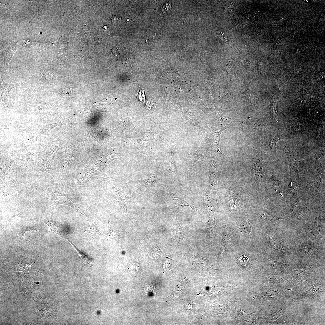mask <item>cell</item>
<instances>
[{"label":"cell","mask_w":325,"mask_h":325,"mask_svg":"<svg viewBox=\"0 0 325 325\" xmlns=\"http://www.w3.org/2000/svg\"><path fill=\"white\" fill-rule=\"evenodd\" d=\"M167 167L172 173L175 174H177L176 168L173 162H169L167 164Z\"/></svg>","instance_id":"obj_25"},{"label":"cell","mask_w":325,"mask_h":325,"mask_svg":"<svg viewBox=\"0 0 325 325\" xmlns=\"http://www.w3.org/2000/svg\"><path fill=\"white\" fill-rule=\"evenodd\" d=\"M56 77V74L51 69H43L41 71L37 85L41 87H47L54 81Z\"/></svg>","instance_id":"obj_4"},{"label":"cell","mask_w":325,"mask_h":325,"mask_svg":"<svg viewBox=\"0 0 325 325\" xmlns=\"http://www.w3.org/2000/svg\"><path fill=\"white\" fill-rule=\"evenodd\" d=\"M136 96L137 98L140 101H145V97L143 90L142 91L140 90H138L137 92Z\"/></svg>","instance_id":"obj_26"},{"label":"cell","mask_w":325,"mask_h":325,"mask_svg":"<svg viewBox=\"0 0 325 325\" xmlns=\"http://www.w3.org/2000/svg\"><path fill=\"white\" fill-rule=\"evenodd\" d=\"M82 232L87 237L93 239L98 238L101 233L95 224L89 222L85 230H78Z\"/></svg>","instance_id":"obj_13"},{"label":"cell","mask_w":325,"mask_h":325,"mask_svg":"<svg viewBox=\"0 0 325 325\" xmlns=\"http://www.w3.org/2000/svg\"><path fill=\"white\" fill-rule=\"evenodd\" d=\"M245 161L250 168L253 182L259 187L265 179V169L269 161L265 160L256 156L248 157Z\"/></svg>","instance_id":"obj_1"},{"label":"cell","mask_w":325,"mask_h":325,"mask_svg":"<svg viewBox=\"0 0 325 325\" xmlns=\"http://www.w3.org/2000/svg\"><path fill=\"white\" fill-rule=\"evenodd\" d=\"M113 189L114 197L119 205L125 212L128 217L127 210V205L128 203L131 201V199L128 195V192L115 187H113Z\"/></svg>","instance_id":"obj_5"},{"label":"cell","mask_w":325,"mask_h":325,"mask_svg":"<svg viewBox=\"0 0 325 325\" xmlns=\"http://www.w3.org/2000/svg\"><path fill=\"white\" fill-rule=\"evenodd\" d=\"M324 152V148H321L317 152L312 162L311 167L316 164L319 159L321 157Z\"/></svg>","instance_id":"obj_23"},{"label":"cell","mask_w":325,"mask_h":325,"mask_svg":"<svg viewBox=\"0 0 325 325\" xmlns=\"http://www.w3.org/2000/svg\"><path fill=\"white\" fill-rule=\"evenodd\" d=\"M172 199L174 205L175 206H188L190 207L192 210L195 208V207L187 203L180 195L175 193H173L172 195Z\"/></svg>","instance_id":"obj_15"},{"label":"cell","mask_w":325,"mask_h":325,"mask_svg":"<svg viewBox=\"0 0 325 325\" xmlns=\"http://www.w3.org/2000/svg\"><path fill=\"white\" fill-rule=\"evenodd\" d=\"M231 159L219 151L216 152L214 159L209 161L208 169L210 174L209 182L212 187L215 188L218 179L223 174L222 166L223 162Z\"/></svg>","instance_id":"obj_2"},{"label":"cell","mask_w":325,"mask_h":325,"mask_svg":"<svg viewBox=\"0 0 325 325\" xmlns=\"http://www.w3.org/2000/svg\"><path fill=\"white\" fill-rule=\"evenodd\" d=\"M204 157V155L200 153L196 150H194L190 155V160L194 163H197L202 161Z\"/></svg>","instance_id":"obj_20"},{"label":"cell","mask_w":325,"mask_h":325,"mask_svg":"<svg viewBox=\"0 0 325 325\" xmlns=\"http://www.w3.org/2000/svg\"><path fill=\"white\" fill-rule=\"evenodd\" d=\"M67 241L72 245L76 250L78 255V260L84 265L85 268L91 267L95 262L92 258H89L85 254L79 249L69 239Z\"/></svg>","instance_id":"obj_14"},{"label":"cell","mask_w":325,"mask_h":325,"mask_svg":"<svg viewBox=\"0 0 325 325\" xmlns=\"http://www.w3.org/2000/svg\"><path fill=\"white\" fill-rule=\"evenodd\" d=\"M17 41L11 42L2 50L4 59L3 67L5 70H8L9 63L17 50Z\"/></svg>","instance_id":"obj_8"},{"label":"cell","mask_w":325,"mask_h":325,"mask_svg":"<svg viewBox=\"0 0 325 325\" xmlns=\"http://www.w3.org/2000/svg\"><path fill=\"white\" fill-rule=\"evenodd\" d=\"M192 263L195 268L200 273H210L218 270L211 267L206 259L199 256H193Z\"/></svg>","instance_id":"obj_7"},{"label":"cell","mask_w":325,"mask_h":325,"mask_svg":"<svg viewBox=\"0 0 325 325\" xmlns=\"http://www.w3.org/2000/svg\"><path fill=\"white\" fill-rule=\"evenodd\" d=\"M215 215H207L205 230L206 242H208L212 238L216 231Z\"/></svg>","instance_id":"obj_10"},{"label":"cell","mask_w":325,"mask_h":325,"mask_svg":"<svg viewBox=\"0 0 325 325\" xmlns=\"http://www.w3.org/2000/svg\"><path fill=\"white\" fill-rule=\"evenodd\" d=\"M109 219H108L107 223L108 231L106 237L111 239H116L119 237L121 231L119 230H111L109 228Z\"/></svg>","instance_id":"obj_22"},{"label":"cell","mask_w":325,"mask_h":325,"mask_svg":"<svg viewBox=\"0 0 325 325\" xmlns=\"http://www.w3.org/2000/svg\"><path fill=\"white\" fill-rule=\"evenodd\" d=\"M47 224L51 232L65 238L67 240L69 239L68 237L67 231L62 225L51 220L47 221Z\"/></svg>","instance_id":"obj_9"},{"label":"cell","mask_w":325,"mask_h":325,"mask_svg":"<svg viewBox=\"0 0 325 325\" xmlns=\"http://www.w3.org/2000/svg\"><path fill=\"white\" fill-rule=\"evenodd\" d=\"M171 231L172 237L176 241L179 242L183 240L184 230L180 225L176 216L174 218Z\"/></svg>","instance_id":"obj_12"},{"label":"cell","mask_w":325,"mask_h":325,"mask_svg":"<svg viewBox=\"0 0 325 325\" xmlns=\"http://www.w3.org/2000/svg\"><path fill=\"white\" fill-rule=\"evenodd\" d=\"M158 179L156 172V171H153L139 188L151 186L156 182L158 181Z\"/></svg>","instance_id":"obj_18"},{"label":"cell","mask_w":325,"mask_h":325,"mask_svg":"<svg viewBox=\"0 0 325 325\" xmlns=\"http://www.w3.org/2000/svg\"><path fill=\"white\" fill-rule=\"evenodd\" d=\"M155 135L154 133L151 132H146L144 135L142 141H146L153 139L155 137Z\"/></svg>","instance_id":"obj_24"},{"label":"cell","mask_w":325,"mask_h":325,"mask_svg":"<svg viewBox=\"0 0 325 325\" xmlns=\"http://www.w3.org/2000/svg\"><path fill=\"white\" fill-rule=\"evenodd\" d=\"M322 228V221L319 219H316L309 228V232L313 236L319 235V232Z\"/></svg>","instance_id":"obj_19"},{"label":"cell","mask_w":325,"mask_h":325,"mask_svg":"<svg viewBox=\"0 0 325 325\" xmlns=\"http://www.w3.org/2000/svg\"><path fill=\"white\" fill-rule=\"evenodd\" d=\"M288 161L290 168L292 170H297L300 164L299 158L293 154H289L288 156Z\"/></svg>","instance_id":"obj_16"},{"label":"cell","mask_w":325,"mask_h":325,"mask_svg":"<svg viewBox=\"0 0 325 325\" xmlns=\"http://www.w3.org/2000/svg\"><path fill=\"white\" fill-rule=\"evenodd\" d=\"M251 225L250 223L248 220H244L240 225L239 231L240 232L249 234L251 231Z\"/></svg>","instance_id":"obj_21"},{"label":"cell","mask_w":325,"mask_h":325,"mask_svg":"<svg viewBox=\"0 0 325 325\" xmlns=\"http://www.w3.org/2000/svg\"><path fill=\"white\" fill-rule=\"evenodd\" d=\"M230 238L231 236L229 234L225 232H224L222 235L221 245L217 260V263H219L222 253L226 246L228 244V241Z\"/></svg>","instance_id":"obj_17"},{"label":"cell","mask_w":325,"mask_h":325,"mask_svg":"<svg viewBox=\"0 0 325 325\" xmlns=\"http://www.w3.org/2000/svg\"><path fill=\"white\" fill-rule=\"evenodd\" d=\"M229 128V126H226L221 128H213L212 129L209 136L208 141L209 144L212 147L213 150L217 152L220 151L219 142L220 135L224 130Z\"/></svg>","instance_id":"obj_6"},{"label":"cell","mask_w":325,"mask_h":325,"mask_svg":"<svg viewBox=\"0 0 325 325\" xmlns=\"http://www.w3.org/2000/svg\"><path fill=\"white\" fill-rule=\"evenodd\" d=\"M283 139L290 141L289 138L278 130L275 129L273 131L270 137L269 141V146L273 151L277 153V143L278 141Z\"/></svg>","instance_id":"obj_11"},{"label":"cell","mask_w":325,"mask_h":325,"mask_svg":"<svg viewBox=\"0 0 325 325\" xmlns=\"http://www.w3.org/2000/svg\"><path fill=\"white\" fill-rule=\"evenodd\" d=\"M0 81L1 104L8 107L9 105V96L10 91L13 88L21 85V83L18 82L12 84L7 83L4 81L1 75Z\"/></svg>","instance_id":"obj_3"}]
</instances>
